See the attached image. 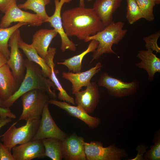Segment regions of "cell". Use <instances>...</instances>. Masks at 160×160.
<instances>
[{
  "instance_id": "obj_8",
  "label": "cell",
  "mask_w": 160,
  "mask_h": 160,
  "mask_svg": "<svg viewBox=\"0 0 160 160\" xmlns=\"http://www.w3.org/2000/svg\"><path fill=\"white\" fill-rule=\"evenodd\" d=\"M84 152L87 160H119L126 154L114 145L104 147L100 142H84Z\"/></svg>"
},
{
  "instance_id": "obj_10",
  "label": "cell",
  "mask_w": 160,
  "mask_h": 160,
  "mask_svg": "<svg viewBox=\"0 0 160 160\" xmlns=\"http://www.w3.org/2000/svg\"><path fill=\"white\" fill-rule=\"evenodd\" d=\"M48 103L45 105L39 128L31 140L52 138L63 141L68 136L55 124L50 112Z\"/></svg>"
},
{
  "instance_id": "obj_31",
  "label": "cell",
  "mask_w": 160,
  "mask_h": 160,
  "mask_svg": "<svg viewBox=\"0 0 160 160\" xmlns=\"http://www.w3.org/2000/svg\"><path fill=\"white\" fill-rule=\"evenodd\" d=\"M0 160H15L12 153L9 152L0 142Z\"/></svg>"
},
{
  "instance_id": "obj_13",
  "label": "cell",
  "mask_w": 160,
  "mask_h": 160,
  "mask_svg": "<svg viewBox=\"0 0 160 160\" xmlns=\"http://www.w3.org/2000/svg\"><path fill=\"white\" fill-rule=\"evenodd\" d=\"M86 89L75 94V102L77 106L83 109L88 113H92L99 101L100 95L97 84L90 82Z\"/></svg>"
},
{
  "instance_id": "obj_36",
  "label": "cell",
  "mask_w": 160,
  "mask_h": 160,
  "mask_svg": "<svg viewBox=\"0 0 160 160\" xmlns=\"http://www.w3.org/2000/svg\"><path fill=\"white\" fill-rule=\"evenodd\" d=\"M7 59L4 55L0 52V68L4 64H6Z\"/></svg>"
},
{
  "instance_id": "obj_24",
  "label": "cell",
  "mask_w": 160,
  "mask_h": 160,
  "mask_svg": "<svg viewBox=\"0 0 160 160\" xmlns=\"http://www.w3.org/2000/svg\"><path fill=\"white\" fill-rule=\"evenodd\" d=\"M45 150V156L52 160H61L63 158L62 141L52 138L41 140Z\"/></svg>"
},
{
  "instance_id": "obj_23",
  "label": "cell",
  "mask_w": 160,
  "mask_h": 160,
  "mask_svg": "<svg viewBox=\"0 0 160 160\" xmlns=\"http://www.w3.org/2000/svg\"><path fill=\"white\" fill-rule=\"evenodd\" d=\"M90 41L87 49L81 53L64 59L63 62H57V64L65 65L69 71H72L75 73L81 72L82 66V61L84 57L88 53L93 52L97 48L98 44V42L96 40H92Z\"/></svg>"
},
{
  "instance_id": "obj_25",
  "label": "cell",
  "mask_w": 160,
  "mask_h": 160,
  "mask_svg": "<svg viewBox=\"0 0 160 160\" xmlns=\"http://www.w3.org/2000/svg\"><path fill=\"white\" fill-rule=\"evenodd\" d=\"M27 25L28 24L25 23L18 22L10 27L0 28V52L7 60L9 58L10 54V51L8 48V43L10 37L17 29Z\"/></svg>"
},
{
  "instance_id": "obj_35",
  "label": "cell",
  "mask_w": 160,
  "mask_h": 160,
  "mask_svg": "<svg viewBox=\"0 0 160 160\" xmlns=\"http://www.w3.org/2000/svg\"><path fill=\"white\" fill-rule=\"evenodd\" d=\"M12 121L11 119L8 117L4 118L0 117V129L3 127L10 122ZM1 137L2 135H0V138Z\"/></svg>"
},
{
  "instance_id": "obj_37",
  "label": "cell",
  "mask_w": 160,
  "mask_h": 160,
  "mask_svg": "<svg viewBox=\"0 0 160 160\" xmlns=\"http://www.w3.org/2000/svg\"><path fill=\"white\" fill-rule=\"evenodd\" d=\"M79 5L80 6H85L84 0H79Z\"/></svg>"
},
{
  "instance_id": "obj_14",
  "label": "cell",
  "mask_w": 160,
  "mask_h": 160,
  "mask_svg": "<svg viewBox=\"0 0 160 160\" xmlns=\"http://www.w3.org/2000/svg\"><path fill=\"white\" fill-rule=\"evenodd\" d=\"M62 141L63 158L66 160H86L84 138L75 134L67 136Z\"/></svg>"
},
{
  "instance_id": "obj_2",
  "label": "cell",
  "mask_w": 160,
  "mask_h": 160,
  "mask_svg": "<svg viewBox=\"0 0 160 160\" xmlns=\"http://www.w3.org/2000/svg\"><path fill=\"white\" fill-rule=\"evenodd\" d=\"M25 66L26 73L17 90L7 100L3 101L1 107L9 108L22 95L34 89L45 92L52 99L56 97L55 91L52 89L56 88L55 85L50 79L44 76L40 66L27 59H25Z\"/></svg>"
},
{
  "instance_id": "obj_33",
  "label": "cell",
  "mask_w": 160,
  "mask_h": 160,
  "mask_svg": "<svg viewBox=\"0 0 160 160\" xmlns=\"http://www.w3.org/2000/svg\"><path fill=\"white\" fill-rule=\"evenodd\" d=\"M0 117H8L11 119H15L16 118V116L11 112L9 108H4L0 106Z\"/></svg>"
},
{
  "instance_id": "obj_1",
  "label": "cell",
  "mask_w": 160,
  "mask_h": 160,
  "mask_svg": "<svg viewBox=\"0 0 160 160\" xmlns=\"http://www.w3.org/2000/svg\"><path fill=\"white\" fill-rule=\"evenodd\" d=\"M63 26L68 36L84 41L105 27L92 8L80 6L65 10L61 15Z\"/></svg>"
},
{
  "instance_id": "obj_18",
  "label": "cell",
  "mask_w": 160,
  "mask_h": 160,
  "mask_svg": "<svg viewBox=\"0 0 160 160\" xmlns=\"http://www.w3.org/2000/svg\"><path fill=\"white\" fill-rule=\"evenodd\" d=\"M150 49L139 51L137 57L141 61L135 64L138 68L146 71L150 81L153 80L156 73L160 72V59Z\"/></svg>"
},
{
  "instance_id": "obj_39",
  "label": "cell",
  "mask_w": 160,
  "mask_h": 160,
  "mask_svg": "<svg viewBox=\"0 0 160 160\" xmlns=\"http://www.w3.org/2000/svg\"><path fill=\"white\" fill-rule=\"evenodd\" d=\"M3 101V100H1V99L0 97V106H1Z\"/></svg>"
},
{
  "instance_id": "obj_29",
  "label": "cell",
  "mask_w": 160,
  "mask_h": 160,
  "mask_svg": "<svg viewBox=\"0 0 160 160\" xmlns=\"http://www.w3.org/2000/svg\"><path fill=\"white\" fill-rule=\"evenodd\" d=\"M160 36V31L144 37L143 39L145 42L146 49H150L156 53H160V48L157 44V41Z\"/></svg>"
},
{
  "instance_id": "obj_6",
  "label": "cell",
  "mask_w": 160,
  "mask_h": 160,
  "mask_svg": "<svg viewBox=\"0 0 160 160\" xmlns=\"http://www.w3.org/2000/svg\"><path fill=\"white\" fill-rule=\"evenodd\" d=\"M98 86L106 88L109 93L116 97H122L133 94L139 87L137 81L133 80L126 82L110 76L108 73H102L97 81Z\"/></svg>"
},
{
  "instance_id": "obj_32",
  "label": "cell",
  "mask_w": 160,
  "mask_h": 160,
  "mask_svg": "<svg viewBox=\"0 0 160 160\" xmlns=\"http://www.w3.org/2000/svg\"><path fill=\"white\" fill-rule=\"evenodd\" d=\"M16 2V0H0V10L4 13Z\"/></svg>"
},
{
  "instance_id": "obj_38",
  "label": "cell",
  "mask_w": 160,
  "mask_h": 160,
  "mask_svg": "<svg viewBox=\"0 0 160 160\" xmlns=\"http://www.w3.org/2000/svg\"><path fill=\"white\" fill-rule=\"evenodd\" d=\"M156 4H159L160 3V0H153Z\"/></svg>"
},
{
  "instance_id": "obj_15",
  "label": "cell",
  "mask_w": 160,
  "mask_h": 160,
  "mask_svg": "<svg viewBox=\"0 0 160 160\" xmlns=\"http://www.w3.org/2000/svg\"><path fill=\"white\" fill-rule=\"evenodd\" d=\"M102 65L98 62L93 67L86 71L77 73L63 72V77L69 81L72 84V93L74 95L80 91L83 87H86L90 83L92 77L101 70Z\"/></svg>"
},
{
  "instance_id": "obj_17",
  "label": "cell",
  "mask_w": 160,
  "mask_h": 160,
  "mask_svg": "<svg viewBox=\"0 0 160 160\" xmlns=\"http://www.w3.org/2000/svg\"><path fill=\"white\" fill-rule=\"evenodd\" d=\"M19 86L7 63L0 68V97L3 101L14 95Z\"/></svg>"
},
{
  "instance_id": "obj_9",
  "label": "cell",
  "mask_w": 160,
  "mask_h": 160,
  "mask_svg": "<svg viewBox=\"0 0 160 160\" xmlns=\"http://www.w3.org/2000/svg\"><path fill=\"white\" fill-rule=\"evenodd\" d=\"M25 23L31 26H39L45 23L44 20L36 14L21 10L14 3L4 13L0 22V28L9 27L14 22Z\"/></svg>"
},
{
  "instance_id": "obj_28",
  "label": "cell",
  "mask_w": 160,
  "mask_h": 160,
  "mask_svg": "<svg viewBox=\"0 0 160 160\" xmlns=\"http://www.w3.org/2000/svg\"><path fill=\"white\" fill-rule=\"evenodd\" d=\"M143 17V18L151 22L154 19L153 7L156 4L153 0H135Z\"/></svg>"
},
{
  "instance_id": "obj_19",
  "label": "cell",
  "mask_w": 160,
  "mask_h": 160,
  "mask_svg": "<svg viewBox=\"0 0 160 160\" xmlns=\"http://www.w3.org/2000/svg\"><path fill=\"white\" fill-rule=\"evenodd\" d=\"M122 0H96L92 8L106 26L112 21L113 15L121 5Z\"/></svg>"
},
{
  "instance_id": "obj_26",
  "label": "cell",
  "mask_w": 160,
  "mask_h": 160,
  "mask_svg": "<svg viewBox=\"0 0 160 160\" xmlns=\"http://www.w3.org/2000/svg\"><path fill=\"white\" fill-rule=\"evenodd\" d=\"M51 0H27L23 3L17 5L20 9L31 10L42 17L45 23L49 17L45 9L46 5L49 4Z\"/></svg>"
},
{
  "instance_id": "obj_21",
  "label": "cell",
  "mask_w": 160,
  "mask_h": 160,
  "mask_svg": "<svg viewBox=\"0 0 160 160\" xmlns=\"http://www.w3.org/2000/svg\"><path fill=\"white\" fill-rule=\"evenodd\" d=\"M56 53V49L55 48L49 47L47 55L45 59L47 64L51 69L50 79L54 83L56 88L59 91L58 95V99L61 100L75 105V103L74 98L69 95L63 89L57 77V74L59 73V71L58 70H55V65L53 60Z\"/></svg>"
},
{
  "instance_id": "obj_27",
  "label": "cell",
  "mask_w": 160,
  "mask_h": 160,
  "mask_svg": "<svg viewBox=\"0 0 160 160\" xmlns=\"http://www.w3.org/2000/svg\"><path fill=\"white\" fill-rule=\"evenodd\" d=\"M126 17L129 24L132 25L143 17L135 0H127Z\"/></svg>"
},
{
  "instance_id": "obj_11",
  "label": "cell",
  "mask_w": 160,
  "mask_h": 160,
  "mask_svg": "<svg viewBox=\"0 0 160 160\" xmlns=\"http://www.w3.org/2000/svg\"><path fill=\"white\" fill-rule=\"evenodd\" d=\"M54 0L55 6L54 12L51 16H49L47 22L49 23L59 34L61 41L60 49L62 52H64L67 49L75 52L76 49V45L69 39L64 31L61 14L64 4L71 2L72 0Z\"/></svg>"
},
{
  "instance_id": "obj_16",
  "label": "cell",
  "mask_w": 160,
  "mask_h": 160,
  "mask_svg": "<svg viewBox=\"0 0 160 160\" xmlns=\"http://www.w3.org/2000/svg\"><path fill=\"white\" fill-rule=\"evenodd\" d=\"M48 102L65 110L70 115L83 121L89 127L95 128L100 123L99 119L90 116L78 106L72 105L65 102L60 101L53 99H49Z\"/></svg>"
},
{
  "instance_id": "obj_40",
  "label": "cell",
  "mask_w": 160,
  "mask_h": 160,
  "mask_svg": "<svg viewBox=\"0 0 160 160\" xmlns=\"http://www.w3.org/2000/svg\"><path fill=\"white\" fill-rule=\"evenodd\" d=\"M92 0H87V1H92Z\"/></svg>"
},
{
  "instance_id": "obj_5",
  "label": "cell",
  "mask_w": 160,
  "mask_h": 160,
  "mask_svg": "<svg viewBox=\"0 0 160 160\" xmlns=\"http://www.w3.org/2000/svg\"><path fill=\"white\" fill-rule=\"evenodd\" d=\"M23 111L19 120L40 119L45 104L48 103L49 96L39 89L31 90L21 97Z\"/></svg>"
},
{
  "instance_id": "obj_12",
  "label": "cell",
  "mask_w": 160,
  "mask_h": 160,
  "mask_svg": "<svg viewBox=\"0 0 160 160\" xmlns=\"http://www.w3.org/2000/svg\"><path fill=\"white\" fill-rule=\"evenodd\" d=\"M12 153L15 160H31L45 156V150L41 140H31L14 146Z\"/></svg>"
},
{
  "instance_id": "obj_34",
  "label": "cell",
  "mask_w": 160,
  "mask_h": 160,
  "mask_svg": "<svg viewBox=\"0 0 160 160\" xmlns=\"http://www.w3.org/2000/svg\"><path fill=\"white\" fill-rule=\"evenodd\" d=\"M138 153L136 157L132 160H140L143 158V155L145 152L146 149L145 146L138 147Z\"/></svg>"
},
{
  "instance_id": "obj_3",
  "label": "cell",
  "mask_w": 160,
  "mask_h": 160,
  "mask_svg": "<svg viewBox=\"0 0 160 160\" xmlns=\"http://www.w3.org/2000/svg\"><path fill=\"white\" fill-rule=\"evenodd\" d=\"M124 25V23L122 21H113L103 30L84 41L88 42L94 40L98 42L97 48L93 52L91 62L98 59L105 53L116 55L112 49V47L113 44H118L126 35L128 30L123 29Z\"/></svg>"
},
{
  "instance_id": "obj_30",
  "label": "cell",
  "mask_w": 160,
  "mask_h": 160,
  "mask_svg": "<svg viewBox=\"0 0 160 160\" xmlns=\"http://www.w3.org/2000/svg\"><path fill=\"white\" fill-rule=\"evenodd\" d=\"M145 157L151 160L160 159V141L158 140L146 155Z\"/></svg>"
},
{
  "instance_id": "obj_4",
  "label": "cell",
  "mask_w": 160,
  "mask_h": 160,
  "mask_svg": "<svg viewBox=\"0 0 160 160\" xmlns=\"http://www.w3.org/2000/svg\"><path fill=\"white\" fill-rule=\"evenodd\" d=\"M41 119H31L23 126L17 128L14 123L2 135L1 139L5 148L11 153L12 148L17 145L24 144L31 141L39 128Z\"/></svg>"
},
{
  "instance_id": "obj_7",
  "label": "cell",
  "mask_w": 160,
  "mask_h": 160,
  "mask_svg": "<svg viewBox=\"0 0 160 160\" xmlns=\"http://www.w3.org/2000/svg\"><path fill=\"white\" fill-rule=\"evenodd\" d=\"M21 39L20 31L18 29L12 34L9 40L10 54L7 63L19 85L24 78L25 69V59L18 46V42Z\"/></svg>"
},
{
  "instance_id": "obj_20",
  "label": "cell",
  "mask_w": 160,
  "mask_h": 160,
  "mask_svg": "<svg viewBox=\"0 0 160 160\" xmlns=\"http://www.w3.org/2000/svg\"><path fill=\"white\" fill-rule=\"evenodd\" d=\"M58 34L54 29H42L38 30L33 35L31 44L39 55L45 60L49 45Z\"/></svg>"
},
{
  "instance_id": "obj_22",
  "label": "cell",
  "mask_w": 160,
  "mask_h": 160,
  "mask_svg": "<svg viewBox=\"0 0 160 160\" xmlns=\"http://www.w3.org/2000/svg\"><path fill=\"white\" fill-rule=\"evenodd\" d=\"M18 46L25 55L27 59L39 66L44 76L50 79L51 75L50 68L45 60L39 55L32 45L25 43L21 38L19 41Z\"/></svg>"
}]
</instances>
